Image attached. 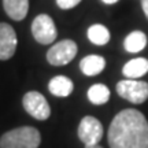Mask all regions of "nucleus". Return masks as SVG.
<instances>
[{
	"instance_id": "obj_1",
	"label": "nucleus",
	"mask_w": 148,
	"mask_h": 148,
	"mask_svg": "<svg viewBox=\"0 0 148 148\" xmlns=\"http://www.w3.org/2000/svg\"><path fill=\"white\" fill-rule=\"evenodd\" d=\"M110 148H148V122L138 110L118 112L108 127Z\"/></svg>"
},
{
	"instance_id": "obj_2",
	"label": "nucleus",
	"mask_w": 148,
	"mask_h": 148,
	"mask_svg": "<svg viewBox=\"0 0 148 148\" xmlns=\"http://www.w3.org/2000/svg\"><path fill=\"white\" fill-rule=\"evenodd\" d=\"M41 134L33 126H21L4 133L0 137V148H37Z\"/></svg>"
},
{
	"instance_id": "obj_3",
	"label": "nucleus",
	"mask_w": 148,
	"mask_h": 148,
	"mask_svg": "<svg viewBox=\"0 0 148 148\" xmlns=\"http://www.w3.org/2000/svg\"><path fill=\"white\" fill-rule=\"evenodd\" d=\"M116 93L133 104H141L148 99V84L138 79H122L116 84Z\"/></svg>"
},
{
	"instance_id": "obj_4",
	"label": "nucleus",
	"mask_w": 148,
	"mask_h": 148,
	"mask_svg": "<svg viewBox=\"0 0 148 148\" xmlns=\"http://www.w3.org/2000/svg\"><path fill=\"white\" fill-rule=\"evenodd\" d=\"M77 55V44L73 40H62L55 42L47 52V60L53 66H64Z\"/></svg>"
},
{
	"instance_id": "obj_5",
	"label": "nucleus",
	"mask_w": 148,
	"mask_h": 148,
	"mask_svg": "<svg viewBox=\"0 0 148 148\" xmlns=\"http://www.w3.org/2000/svg\"><path fill=\"white\" fill-rule=\"evenodd\" d=\"M32 34L34 40L42 45H47V44L55 41L58 32H56L52 18L47 14H41V15L36 16L32 23Z\"/></svg>"
},
{
	"instance_id": "obj_6",
	"label": "nucleus",
	"mask_w": 148,
	"mask_h": 148,
	"mask_svg": "<svg viewBox=\"0 0 148 148\" xmlns=\"http://www.w3.org/2000/svg\"><path fill=\"white\" fill-rule=\"evenodd\" d=\"M22 104H23V108L26 110L27 114L38 119V121H45V119H48V116L51 115L49 104H48L47 99L40 92H36V90L27 92L26 95L23 96Z\"/></svg>"
},
{
	"instance_id": "obj_7",
	"label": "nucleus",
	"mask_w": 148,
	"mask_h": 148,
	"mask_svg": "<svg viewBox=\"0 0 148 148\" xmlns=\"http://www.w3.org/2000/svg\"><path fill=\"white\" fill-rule=\"evenodd\" d=\"M78 137L85 147L97 145L103 137V125L95 116H84L78 126Z\"/></svg>"
},
{
	"instance_id": "obj_8",
	"label": "nucleus",
	"mask_w": 148,
	"mask_h": 148,
	"mask_svg": "<svg viewBox=\"0 0 148 148\" xmlns=\"http://www.w3.org/2000/svg\"><path fill=\"white\" fill-rule=\"evenodd\" d=\"M16 49L15 30L8 23H0V60L10 59Z\"/></svg>"
},
{
	"instance_id": "obj_9",
	"label": "nucleus",
	"mask_w": 148,
	"mask_h": 148,
	"mask_svg": "<svg viewBox=\"0 0 148 148\" xmlns=\"http://www.w3.org/2000/svg\"><path fill=\"white\" fill-rule=\"evenodd\" d=\"M5 14L14 21H22L29 10V0H3Z\"/></svg>"
},
{
	"instance_id": "obj_10",
	"label": "nucleus",
	"mask_w": 148,
	"mask_h": 148,
	"mask_svg": "<svg viewBox=\"0 0 148 148\" xmlns=\"http://www.w3.org/2000/svg\"><path fill=\"white\" fill-rule=\"evenodd\" d=\"M73 88H74L73 81L70 78H67L66 75H56L48 84V90L53 96H58V97L69 96L73 92Z\"/></svg>"
},
{
	"instance_id": "obj_11",
	"label": "nucleus",
	"mask_w": 148,
	"mask_h": 148,
	"mask_svg": "<svg viewBox=\"0 0 148 148\" xmlns=\"http://www.w3.org/2000/svg\"><path fill=\"white\" fill-rule=\"evenodd\" d=\"M122 73H123V75H126V78L130 79L140 78L145 73H148V60L145 58L132 59L123 66Z\"/></svg>"
},
{
	"instance_id": "obj_12",
	"label": "nucleus",
	"mask_w": 148,
	"mask_h": 148,
	"mask_svg": "<svg viewBox=\"0 0 148 148\" xmlns=\"http://www.w3.org/2000/svg\"><path fill=\"white\" fill-rule=\"evenodd\" d=\"M104 66H106V60H104L103 56H99V55H88L79 63V67L82 70V73L85 75H89V77L101 73Z\"/></svg>"
},
{
	"instance_id": "obj_13",
	"label": "nucleus",
	"mask_w": 148,
	"mask_h": 148,
	"mask_svg": "<svg viewBox=\"0 0 148 148\" xmlns=\"http://www.w3.org/2000/svg\"><path fill=\"white\" fill-rule=\"evenodd\" d=\"M123 45H125V49L127 52H140L147 45V36L140 30H134L125 38Z\"/></svg>"
},
{
	"instance_id": "obj_14",
	"label": "nucleus",
	"mask_w": 148,
	"mask_h": 148,
	"mask_svg": "<svg viewBox=\"0 0 148 148\" xmlns=\"http://www.w3.org/2000/svg\"><path fill=\"white\" fill-rule=\"evenodd\" d=\"M88 99H89L90 103L97 104V106L106 104L108 99H110V90H108L106 85L95 84L88 89Z\"/></svg>"
},
{
	"instance_id": "obj_15",
	"label": "nucleus",
	"mask_w": 148,
	"mask_h": 148,
	"mask_svg": "<svg viewBox=\"0 0 148 148\" xmlns=\"http://www.w3.org/2000/svg\"><path fill=\"white\" fill-rule=\"evenodd\" d=\"M88 38L90 42H93L96 45H104L110 40V32L106 26L103 25H92L88 29Z\"/></svg>"
},
{
	"instance_id": "obj_16",
	"label": "nucleus",
	"mask_w": 148,
	"mask_h": 148,
	"mask_svg": "<svg viewBox=\"0 0 148 148\" xmlns=\"http://www.w3.org/2000/svg\"><path fill=\"white\" fill-rule=\"evenodd\" d=\"M81 0H56V4L62 8V10H69V8H73L78 4Z\"/></svg>"
},
{
	"instance_id": "obj_17",
	"label": "nucleus",
	"mask_w": 148,
	"mask_h": 148,
	"mask_svg": "<svg viewBox=\"0 0 148 148\" xmlns=\"http://www.w3.org/2000/svg\"><path fill=\"white\" fill-rule=\"evenodd\" d=\"M141 7H143L144 14H145V16L148 19V0H141Z\"/></svg>"
},
{
	"instance_id": "obj_18",
	"label": "nucleus",
	"mask_w": 148,
	"mask_h": 148,
	"mask_svg": "<svg viewBox=\"0 0 148 148\" xmlns=\"http://www.w3.org/2000/svg\"><path fill=\"white\" fill-rule=\"evenodd\" d=\"M103 3H106V4H114V3H116L118 0H101Z\"/></svg>"
},
{
	"instance_id": "obj_19",
	"label": "nucleus",
	"mask_w": 148,
	"mask_h": 148,
	"mask_svg": "<svg viewBox=\"0 0 148 148\" xmlns=\"http://www.w3.org/2000/svg\"><path fill=\"white\" fill-rule=\"evenodd\" d=\"M85 148H103V147H100V145L97 144V145H89V147H85Z\"/></svg>"
}]
</instances>
